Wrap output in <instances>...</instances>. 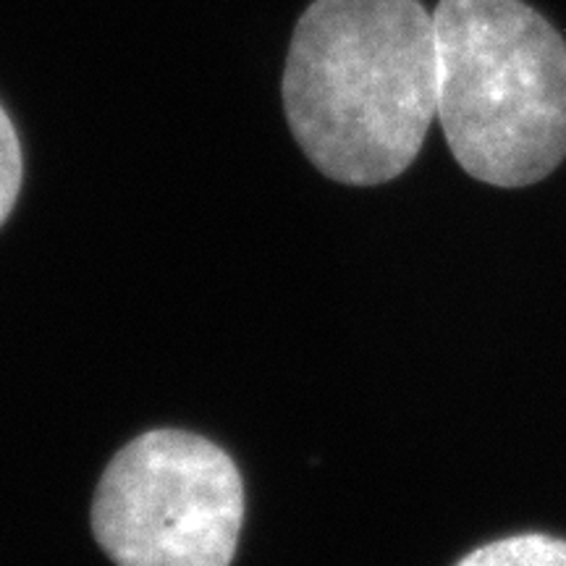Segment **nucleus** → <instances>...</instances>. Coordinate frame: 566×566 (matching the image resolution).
Here are the masks:
<instances>
[{
	"mask_svg": "<svg viewBox=\"0 0 566 566\" xmlns=\"http://www.w3.org/2000/svg\"><path fill=\"white\" fill-rule=\"evenodd\" d=\"M283 111L328 179L375 187L407 171L438 116L436 24L420 0H315L296 21Z\"/></svg>",
	"mask_w": 566,
	"mask_h": 566,
	"instance_id": "1",
	"label": "nucleus"
},
{
	"mask_svg": "<svg viewBox=\"0 0 566 566\" xmlns=\"http://www.w3.org/2000/svg\"><path fill=\"white\" fill-rule=\"evenodd\" d=\"M438 122L454 160L501 189L566 158V40L525 0H438Z\"/></svg>",
	"mask_w": 566,
	"mask_h": 566,
	"instance_id": "2",
	"label": "nucleus"
},
{
	"mask_svg": "<svg viewBox=\"0 0 566 566\" xmlns=\"http://www.w3.org/2000/svg\"><path fill=\"white\" fill-rule=\"evenodd\" d=\"M92 533L116 566H231L244 522V480L229 451L158 428L105 467Z\"/></svg>",
	"mask_w": 566,
	"mask_h": 566,
	"instance_id": "3",
	"label": "nucleus"
},
{
	"mask_svg": "<svg viewBox=\"0 0 566 566\" xmlns=\"http://www.w3.org/2000/svg\"><path fill=\"white\" fill-rule=\"evenodd\" d=\"M454 566H566V541L548 533H522L485 543Z\"/></svg>",
	"mask_w": 566,
	"mask_h": 566,
	"instance_id": "4",
	"label": "nucleus"
},
{
	"mask_svg": "<svg viewBox=\"0 0 566 566\" xmlns=\"http://www.w3.org/2000/svg\"><path fill=\"white\" fill-rule=\"evenodd\" d=\"M21 181H24V158L21 142L11 116L0 105V229L17 208Z\"/></svg>",
	"mask_w": 566,
	"mask_h": 566,
	"instance_id": "5",
	"label": "nucleus"
}]
</instances>
